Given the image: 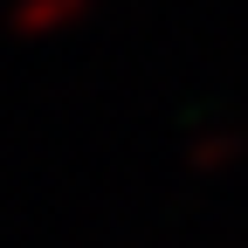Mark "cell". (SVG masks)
Masks as SVG:
<instances>
[{
    "instance_id": "1",
    "label": "cell",
    "mask_w": 248,
    "mask_h": 248,
    "mask_svg": "<svg viewBox=\"0 0 248 248\" xmlns=\"http://www.w3.org/2000/svg\"><path fill=\"white\" fill-rule=\"evenodd\" d=\"M97 0H14L7 7V35L35 42V35H62V28H76Z\"/></svg>"
},
{
    "instance_id": "2",
    "label": "cell",
    "mask_w": 248,
    "mask_h": 248,
    "mask_svg": "<svg viewBox=\"0 0 248 248\" xmlns=\"http://www.w3.org/2000/svg\"><path fill=\"white\" fill-rule=\"evenodd\" d=\"M234 159H248V124H207V131L186 145V166L193 172H228Z\"/></svg>"
}]
</instances>
